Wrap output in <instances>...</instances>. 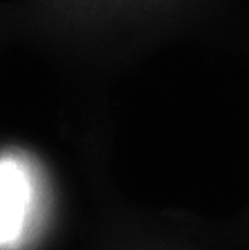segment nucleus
Returning a JSON list of instances; mask_svg holds the SVG:
<instances>
[{"instance_id":"f257e3e1","label":"nucleus","mask_w":249,"mask_h":250,"mask_svg":"<svg viewBox=\"0 0 249 250\" xmlns=\"http://www.w3.org/2000/svg\"><path fill=\"white\" fill-rule=\"evenodd\" d=\"M28 197L23 169L13 162H0V242H10L20 234Z\"/></svg>"}]
</instances>
